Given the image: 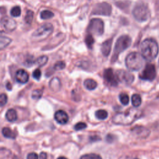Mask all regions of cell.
Masks as SVG:
<instances>
[{"label":"cell","instance_id":"cell-1","mask_svg":"<svg viewBox=\"0 0 159 159\" xmlns=\"http://www.w3.org/2000/svg\"><path fill=\"white\" fill-rule=\"evenodd\" d=\"M142 112L136 109H129L124 112L116 114L112 117V122L117 125H130L140 118Z\"/></svg>","mask_w":159,"mask_h":159},{"label":"cell","instance_id":"cell-2","mask_svg":"<svg viewBox=\"0 0 159 159\" xmlns=\"http://www.w3.org/2000/svg\"><path fill=\"white\" fill-rule=\"evenodd\" d=\"M141 55L148 61L154 60L159 51L157 42L153 39H147L141 43Z\"/></svg>","mask_w":159,"mask_h":159},{"label":"cell","instance_id":"cell-3","mask_svg":"<svg viewBox=\"0 0 159 159\" xmlns=\"http://www.w3.org/2000/svg\"><path fill=\"white\" fill-rule=\"evenodd\" d=\"M131 42L132 39L129 35H124L119 37L117 40L114 46L113 51L114 53L111 58V62H115L117 60L119 55L130 47Z\"/></svg>","mask_w":159,"mask_h":159},{"label":"cell","instance_id":"cell-4","mask_svg":"<svg viewBox=\"0 0 159 159\" xmlns=\"http://www.w3.org/2000/svg\"><path fill=\"white\" fill-rule=\"evenodd\" d=\"M144 64V58L138 52H131L125 58V65L131 71L140 70Z\"/></svg>","mask_w":159,"mask_h":159},{"label":"cell","instance_id":"cell-5","mask_svg":"<svg viewBox=\"0 0 159 159\" xmlns=\"http://www.w3.org/2000/svg\"><path fill=\"white\" fill-rule=\"evenodd\" d=\"M53 31V26L50 23H45L37 29L32 34V39L39 42L47 39Z\"/></svg>","mask_w":159,"mask_h":159},{"label":"cell","instance_id":"cell-6","mask_svg":"<svg viewBox=\"0 0 159 159\" xmlns=\"http://www.w3.org/2000/svg\"><path fill=\"white\" fill-rule=\"evenodd\" d=\"M132 14L137 21L142 22L148 19L150 16V11L145 3L140 2L134 6L132 11Z\"/></svg>","mask_w":159,"mask_h":159},{"label":"cell","instance_id":"cell-7","mask_svg":"<svg viewBox=\"0 0 159 159\" xmlns=\"http://www.w3.org/2000/svg\"><path fill=\"white\" fill-rule=\"evenodd\" d=\"M89 34L95 35H101L104 30V24L103 21L99 18L92 19L88 25L87 29Z\"/></svg>","mask_w":159,"mask_h":159},{"label":"cell","instance_id":"cell-8","mask_svg":"<svg viewBox=\"0 0 159 159\" xmlns=\"http://www.w3.org/2000/svg\"><path fill=\"white\" fill-rule=\"evenodd\" d=\"M112 7L107 2H100L95 5L92 11L93 15H101L109 16L111 14Z\"/></svg>","mask_w":159,"mask_h":159},{"label":"cell","instance_id":"cell-9","mask_svg":"<svg viewBox=\"0 0 159 159\" xmlns=\"http://www.w3.org/2000/svg\"><path fill=\"white\" fill-rule=\"evenodd\" d=\"M156 70L155 65L152 63L147 64L141 74L139 76V78L143 80H147L152 81L156 77Z\"/></svg>","mask_w":159,"mask_h":159},{"label":"cell","instance_id":"cell-10","mask_svg":"<svg viewBox=\"0 0 159 159\" xmlns=\"http://www.w3.org/2000/svg\"><path fill=\"white\" fill-rule=\"evenodd\" d=\"M103 77L104 81L111 86H117L119 83V80L112 69L107 68L104 70L103 73Z\"/></svg>","mask_w":159,"mask_h":159},{"label":"cell","instance_id":"cell-11","mask_svg":"<svg viewBox=\"0 0 159 159\" xmlns=\"http://www.w3.org/2000/svg\"><path fill=\"white\" fill-rule=\"evenodd\" d=\"M0 25L5 31L11 32L16 29L17 24L13 19L9 17H4L1 19Z\"/></svg>","mask_w":159,"mask_h":159},{"label":"cell","instance_id":"cell-12","mask_svg":"<svg viewBox=\"0 0 159 159\" xmlns=\"http://www.w3.org/2000/svg\"><path fill=\"white\" fill-rule=\"evenodd\" d=\"M116 73L119 81H121L125 84H130L134 80V75L131 73L124 70H119Z\"/></svg>","mask_w":159,"mask_h":159},{"label":"cell","instance_id":"cell-13","mask_svg":"<svg viewBox=\"0 0 159 159\" xmlns=\"http://www.w3.org/2000/svg\"><path fill=\"white\" fill-rule=\"evenodd\" d=\"M131 131L137 137L142 139L147 137L150 134V130L147 128L141 125L135 126L132 129Z\"/></svg>","mask_w":159,"mask_h":159},{"label":"cell","instance_id":"cell-14","mask_svg":"<svg viewBox=\"0 0 159 159\" xmlns=\"http://www.w3.org/2000/svg\"><path fill=\"white\" fill-rule=\"evenodd\" d=\"M29 74L28 73L23 70V69H19L18 70L15 75V79L16 81L19 83L25 84L29 81Z\"/></svg>","mask_w":159,"mask_h":159},{"label":"cell","instance_id":"cell-15","mask_svg":"<svg viewBox=\"0 0 159 159\" xmlns=\"http://www.w3.org/2000/svg\"><path fill=\"white\" fill-rule=\"evenodd\" d=\"M55 120L60 124H65L68 121V116L67 113L63 110L57 111L54 115Z\"/></svg>","mask_w":159,"mask_h":159},{"label":"cell","instance_id":"cell-16","mask_svg":"<svg viewBox=\"0 0 159 159\" xmlns=\"http://www.w3.org/2000/svg\"><path fill=\"white\" fill-rule=\"evenodd\" d=\"M112 43V39H109L104 41L101 45V52L104 56L107 57L111 52V46Z\"/></svg>","mask_w":159,"mask_h":159},{"label":"cell","instance_id":"cell-17","mask_svg":"<svg viewBox=\"0 0 159 159\" xmlns=\"http://www.w3.org/2000/svg\"><path fill=\"white\" fill-rule=\"evenodd\" d=\"M49 86L53 91H58L61 88V82L60 79L57 77L53 78L49 83Z\"/></svg>","mask_w":159,"mask_h":159},{"label":"cell","instance_id":"cell-18","mask_svg":"<svg viewBox=\"0 0 159 159\" xmlns=\"http://www.w3.org/2000/svg\"><path fill=\"white\" fill-rule=\"evenodd\" d=\"M6 118L9 122H14L17 119V114L15 109H9L6 113Z\"/></svg>","mask_w":159,"mask_h":159},{"label":"cell","instance_id":"cell-19","mask_svg":"<svg viewBox=\"0 0 159 159\" xmlns=\"http://www.w3.org/2000/svg\"><path fill=\"white\" fill-rule=\"evenodd\" d=\"M97 85L96 81L93 79H86L84 81V86L88 90H94L96 88Z\"/></svg>","mask_w":159,"mask_h":159},{"label":"cell","instance_id":"cell-20","mask_svg":"<svg viewBox=\"0 0 159 159\" xmlns=\"http://www.w3.org/2000/svg\"><path fill=\"white\" fill-rule=\"evenodd\" d=\"M2 135L7 139H14L16 137V135L15 132L11 130L9 127H4L2 130Z\"/></svg>","mask_w":159,"mask_h":159},{"label":"cell","instance_id":"cell-21","mask_svg":"<svg viewBox=\"0 0 159 159\" xmlns=\"http://www.w3.org/2000/svg\"><path fill=\"white\" fill-rule=\"evenodd\" d=\"M131 102H132V104L133 105L134 107H137L140 106L142 103V99H141L140 96L138 94H133L131 98Z\"/></svg>","mask_w":159,"mask_h":159},{"label":"cell","instance_id":"cell-22","mask_svg":"<svg viewBox=\"0 0 159 159\" xmlns=\"http://www.w3.org/2000/svg\"><path fill=\"white\" fill-rule=\"evenodd\" d=\"M34 63H35V60L32 55H27L25 57L24 60L23 62L24 65H25L27 67H30L32 66Z\"/></svg>","mask_w":159,"mask_h":159},{"label":"cell","instance_id":"cell-23","mask_svg":"<svg viewBox=\"0 0 159 159\" xmlns=\"http://www.w3.org/2000/svg\"><path fill=\"white\" fill-rule=\"evenodd\" d=\"M11 39L4 36H0V50L6 48L11 42Z\"/></svg>","mask_w":159,"mask_h":159},{"label":"cell","instance_id":"cell-24","mask_svg":"<svg viewBox=\"0 0 159 159\" xmlns=\"http://www.w3.org/2000/svg\"><path fill=\"white\" fill-rule=\"evenodd\" d=\"M48 57L46 55H42L39 57L37 60L35 61L36 65L39 66H44L48 61Z\"/></svg>","mask_w":159,"mask_h":159},{"label":"cell","instance_id":"cell-25","mask_svg":"<svg viewBox=\"0 0 159 159\" xmlns=\"http://www.w3.org/2000/svg\"><path fill=\"white\" fill-rule=\"evenodd\" d=\"M95 116L99 120H104L107 117V112L104 109H99L96 111Z\"/></svg>","mask_w":159,"mask_h":159},{"label":"cell","instance_id":"cell-26","mask_svg":"<svg viewBox=\"0 0 159 159\" xmlns=\"http://www.w3.org/2000/svg\"><path fill=\"white\" fill-rule=\"evenodd\" d=\"M54 16V14L49 10H44L40 12V18L42 19H48Z\"/></svg>","mask_w":159,"mask_h":159},{"label":"cell","instance_id":"cell-27","mask_svg":"<svg viewBox=\"0 0 159 159\" xmlns=\"http://www.w3.org/2000/svg\"><path fill=\"white\" fill-rule=\"evenodd\" d=\"M33 19H34V12L31 10H27L24 17L25 22L27 24H30L32 23Z\"/></svg>","mask_w":159,"mask_h":159},{"label":"cell","instance_id":"cell-28","mask_svg":"<svg viewBox=\"0 0 159 159\" xmlns=\"http://www.w3.org/2000/svg\"><path fill=\"white\" fill-rule=\"evenodd\" d=\"M85 43H86V45L88 47V48H92V47L94 43V39L93 37L92 36V35L88 34V35L86 36Z\"/></svg>","mask_w":159,"mask_h":159},{"label":"cell","instance_id":"cell-29","mask_svg":"<svg viewBox=\"0 0 159 159\" xmlns=\"http://www.w3.org/2000/svg\"><path fill=\"white\" fill-rule=\"evenodd\" d=\"M119 100L120 101V102L124 105V106H126L129 103V96L125 94V93H120L119 94Z\"/></svg>","mask_w":159,"mask_h":159},{"label":"cell","instance_id":"cell-30","mask_svg":"<svg viewBox=\"0 0 159 159\" xmlns=\"http://www.w3.org/2000/svg\"><path fill=\"white\" fill-rule=\"evenodd\" d=\"M80 159H102L100 155L96 153H89L82 155Z\"/></svg>","mask_w":159,"mask_h":159},{"label":"cell","instance_id":"cell-31","mask_svg":"<svg viewBox=\"0 0 159 159\" xmlns=\"http://www.w3.org/2000/svg\"><path fill=\"white\" fill-rule=\"evenodd\" d=\"M21 14V9L19 6H15L13 7L11 10V15L12 17H17L20 16Z\"/></svg>","mask_w":159,"mask_h":159},{"label":"cell","instance_id":"cell-32","mask_svg":"<svg viewBox=\"0 0 159 159\" xmlns=\"http://www.w3.org/2000/svg\"><path fill=\"white\" fill-rule=\"evenodd\" d=\"M42 91L40 89L34 90L32 93V98L34 99H39L42 96Z\"/></svg>","mask_w":159,"mask_h":159},{"label":"cell","instance_id":"cell-33","mask_svg":"<svg viewBox=\"0 0 159 159\" xmlns=\"http://www.w3.org/2000/svg\"><path fill=\"white\" fill-rule=\"evenodd\" d=\"M65 63L63 61H57L55 65H54V66H53V68L55 70H61L63 69H64L65 68Z\"/></svg>","mask_w":159,"mask_h":159},{"label":"cell","instance_id":"cell-34","mask_svg":"<svg viewBox=\"0 0 159 159\" xmlns=\"http://www.w3.org/2000/svg\"><path fill=\"white\" fill-rule=\"evenodd\" d=\"M7 102V96L6 94L2 93L0 94V107H2L6 105Z\"/></svg>","mask_w":159,"mask_h":159},{"label":"cell","instance_id":"cell-35","mask_svg":"<svg viewBox=\"0 0 159 159\" xmlns=\"http://www.w3.org/2000/svg\"><path fill=\"white\" fill-rule=\"evenodd\" d=\"M86 127H87V125H86V123L80 122H78L75 124V125L74 126V129L76 130H83V129H85Z\"/></svg>","mask_w":159,"mask_h":159},{"label":"cell","instance_id":"cell-36","mask_svg":"<svg viewBox=\"0 0 159 159\" xmlns=\"http://www.w3.org/2000/svg\"><path fill=\"white\" fill-rule=\"evenodd\" d=\"M41 75H42V73H41V71L40 70V69L39 68H37L35 69L33 73H32V76L34 79L37 80H39L40 77H41Z\"/></svg>","mask_w":159,"mask_h":159},{"label":"cell","instance_id":"cell-37","mask_svg":"<svg viewBox=\"0 0 159 159\" xmlns=\"http://www.w3.org/2000/svg\"><path fill=\"white\" fill-rule=\"evenodd\" d=\"M27 159H39V156L36 153L32 152L28 154L27 157Z\"/></svg>","mask_w":159,"mask_h":159},{"label":"cell","instance_id":"cell-38","mask_svg":"<svg viewBox=\"0 0 159 159\" xmlns=\"http://www.w3.org/2000/svg\"><path fill=\"white\" fill-rule=\"evenodd\" d=\"M47 155L45 152H41L40 153V155L39 157V159H47Z\"/></svg>","mask_w":159,"mask_h":159},{"label":"cell","instance_id":"cell-39","mask_svg":"<svg viewBox=\"0 0 159 159\" xmlns=\"http://www.w3.org/2000/svg\"><path fill=\"white\" fill-rule=\"evenodd\" d=\"M113 137V135H111V134H109L107 136H106V140H107L108 142H111L113 141L114 139L112 138Z\"/></svg>","mask_w":159,"mask_h":159},{"label":"cell","instance_id":"cell-40","mask_svg":"<svg viewBox=\"0 0 159 159\" xmlns=\"http://www.w3.org/2000/svg\"><path fill=\"white\" fill-rule=\"evenodd\" d=\"M6 88H7V89L8 90H11L12 89V85H11V84L10 83H7L6 84Z\"/></svg>","mask_w":159,"mask_h":159},{"label":"cell","instance_id":"cell-41","mask_svg":"<svg viewBox=\"0 0 159 159\" xmlns=\"http://www.w3.org/2000/svg\"><path fill=\"white\" fill-rule=\"evenodd\" d=\"M57 159H67V158L66 157H60Z\"/></svg>","mask_w":159,"mask_h":159},{"label":"cell","instance_id":"cell-42","mask_svg":"<svg viewBox=\"0 0 159 159\" xmlns=\"http://www.w3.org/2000/svg\"><path fill=\"white\" fill-rule=\"evenodd\" d=\"M157 127H158V129H159V122L157 124Z\"/></svg>","mask_w":159,"mask_h":159},{"label":"cell","instance_id":"cell-43","mask_svg":"<svg viewBox=\"0 0 159 159\" xmlns=\"http://www.w3.org/2000/svg\"><path fill=\"white\" fill-rule=\"evenodd\" d=\"M157 99L159 100V94L157 96Z\"/></svg>","mask_w":159,"mask_h":159},{"label":"cell","instance_id":"cell-44","mask_svg":"<svg viewBox=\"0 0 159 159\" xmlns=\"http://www.w3.org/2000/svg\"><path fill=\"white\" fill-rule=\"evenodd\" d=\"M134 159H139V158H134Z\"/></svg>","mask_w":159,"mask_h":159}]
</instances>
